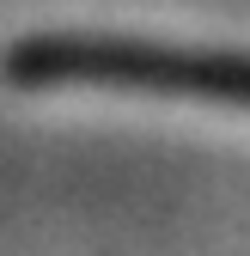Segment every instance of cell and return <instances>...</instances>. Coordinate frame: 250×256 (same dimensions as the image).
<instances>
[{
    "label": "cell",
    "instance_id": "1",
    "mask_svg": "<svg viewBox=\"0 0 250 256\" xmlns=\"http://www.w3.org/2000/svg\"><path fill=\"white\" fill-rule=\"evenodd\" d=\"M18 86H116V92H165L250 110V55L226 49H171V43H122V37H30L6 55Z\"/></svg>",
    "mask_w": 250,
    "mask_h": 256
}]
</instances>
